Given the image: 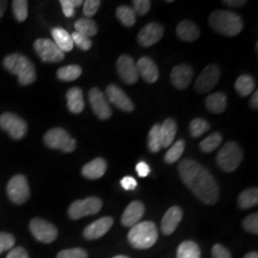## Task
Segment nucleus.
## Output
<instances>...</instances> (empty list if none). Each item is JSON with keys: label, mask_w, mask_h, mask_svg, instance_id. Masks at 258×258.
I'll return each instance as SVG.
<instances>
[{"label": "nucleus", "mask_w": 258, "mask_h": 258, "mask_svg": "<svg viewBox=\"0 0 258 258\" xmlns=\"http://www.w3.org/2000/svg\"><path fill=\"white\" fill-rule=\"evenodd\" d=\"M72 39H73V42L74 44H76L77 46L80 47L82 50H89L91 47H92V41L89 37H85L82 34H79L77 32L73 33L71 35Z\"/></svg>", "instance_id": "obj_41"}, {"label": "nucleus", "mask_w": 258, "mask_h": 258, "mask_svg": "<svg viewBox=\"0 0 258 258\" xmlns=\"http://www.w3.org/2000/svg\"><path fill=\"white\" fill-rule=\"evenodd\" d=\"M221 70L216 64L208 65L195 82V89L198 93L209 92L220 80Z\"/></svg>", "instance_id": "obj_11"}, {"label": "nucleus", "mask_w": 258, "mask_h": 258, "mask_svg": "<svg viewBox=\"0 0 258 258\" xmlns=\"http://www.w3.org/2000/svg\"><path fill=\"white\" fill-rule=\"evenodd\" d=\"M244 258H258V253L256 251H250L249 253H247Z\"/></svg>", "instance_id": "obj_53"}, {"label": "nucleus", "mask_w": 258, "mask_h": 258, "mask_svg": "<svg viewBox=\"0 0 258 258\" xmlns=\"http://www.w3.org/2000/svg\"><path fill=\"white\" fill-rule=\"evenodd\" d=\"M177 133V123L171 118L166 119L163 124H161V138L162 148H168L175 139Z\"/></svg>", "instance_id": "obj_27"}, {"label": "nucleus", "mask_w": 258, "mask_h": 258, "mask_svg": "<svg viewBox=\"0 0 258 258\" xmlns=\"http://www.w3.org/2000/svg\"><path fill=\"white\" fill-rule=\"evenodd\" d=\"M236 92L242 97H247L253 92L255 82L249 75H241L234 84Z\"/></svg>", "instance_id": "obj_29"}, {"label": "nucleus", "mask_w": 258, "mask_h": 258, "mask_svg": "<svg viewBox=\"0 0 258 258\" xmlns=\"http://www.w3.org/2000/svg\"><path fill=\"white\" fill-rule=\"evenodd\" d=\"M146 212L145 205L140 201L129 204L121 215V224L124 227H133L138 224Z\"/></svg>", "instance_id": "obj_20"}, {"label": "nucleus", "mask_w": 258, "mask_h": 258, "mask_svg": "<svg viewBox=\"0 0 258 258\" xmlns=\"http://www.w3.org/2000/svg\"><path fill=\"white\" fill-rule=\"evenodd\" d=\"M52 37L54 38L55 45L63 53L70 52L74 48V42L71 35L62 28L56 27L52 29Z\"/></svg>", "instance_id": "obj_25"}, {"label": "nucleus", "mask_w": 258, "mask_h": 258, "mask_svg": "<svg viewBox=\"0 0 258 258\" xmlns=\"http://www.w3.org/2000/svg\"><path fill=\"white\" fill-rule=\"evenodd\" d=\"M120 184L125 190H133L137 186V181L131 177V176H125L120 180Z\"/></svg>", "instance_id": "obj_47"}, {"label": "nucleus", "mask_w": 258, "mask_h": 258, "mask_svg": "<svg viewBox=\"0 0 258 258\" xmlns=\"http://www.w3.org/2000/svg\"><path fill=\"white\" fill-rule=\"evenodd\" d=\"M30 230L36 239L43 243H52L57 236L55 226L41 218H34L30 223Z\"/></svg>", "instance_id": "obj_12"}, {"label": "nucleus", "mask_w": 258, "mask_h": 258, "mask_svg": "<svg viewBox=\"0 0 258 258\" xmlns=\"http://www.w3.org/2000/svg\"><path fill=\"white\" fill-rule=\"evenodd\" d=\"M225 4H227L228 6H231V7H242L246 4V1L245 0H225L223 1Z\"/></svg>", "instance_id": "obj_50"}, {"label": "nucleus", "mask_w": 258, "mask_h": 258, "mask_svg": "<svg viewBox=\"0 0 258 258\" xmlns=\"http://www.w3.org/2000/svg\"><path fill=\"white\" fill-rule=\"evenodd\" d=\"M164 36V28L157 23L150 22L143 28L138 35L139 43L144 47L154 45Z\"/></svg>", "instance_id": "obj_15"}, {"label": "nucleus", "mask_w": 258, "mask_h": 258, "mask_svg": "<svg viewBox=\"0 0 258 258\" xmlns=\"http://www.w3.org/2000/svg\"><path fill=\"white\" fill-rule=\"evenodd\" d=\"M75 29L76 32L79 34H82L85 37H94L98 33V26L96 22L93 19L85 18V19H80L76 21L75 23Z\"/></svg>", "instance_id": "obj_30"}, {"label": "nucleus", "mask_w": 258, "mask_h": 258, "mask_svg": "<svg viewBox=\"0 0 258 258\" xmlns=\"http://www.w3.org/2000/svg\"><path fill=\"white\" fill-rule=\"evenodd\" d=\"M6 258H29L27 251L21 247H17L10 250Z\"/></svg>", "instance_id": "obj_48"}, {"label": "nucleus", "mask_w": 258, "mask_h": 258, "mask_svg": "<svg viewBox=\"0 0 258 258\" xmlns=\"http://www.w3.org/2000/svg\"><path fill=\"white\" fill-rule=\"evenodd\" d=\"M177 36L184 41H194L200 37V31L196 24L192 21L184 20L178 24L176 28Z\"/></svg>", "instance_id": "obj_23"}, {"label": "nucleus", "mask_w": 258, "mask_h": 258, "mask_svg": "<svg viewBox=\"0 0 258 258\" xmlns=\"http://www.w3.org/2000/svg\"><path fill=\"white\" fill-rule=\"evenodd\" d=\"M116 16L120 22L126 27L133 26L137 19L136 13L129 6H120L116 11Z\"/></svg>", "instance_id": "obj_34"}, {"label": "nucleus", "mask_w": 258, "mask_h": 258, "mask_svg": "<svg viewBox=\"0 0 258 258\" xmlns=\"http://www.w3.org/2000/svg\"><path fill=\"white\" fill-rule=\"evenodd\" d=\"M35 51L44 62H59L64 58V53L48 38H38L34 43Z\"/></svg>", "instance_id": "obj_8"}, {"label": "nucleus", "mask_w": 258, "mask_h": 258, "mask_svg": "<svg viewBox=\"0 0 258 258\" xmlns=\"http://www.w3.org/2000/svg\"><path fill=\"white\" fill-rule=\"evenodd\" d=\"M7 192L13 203L21 205L27 202L30 188L26 177L22 174L14 176L7 185Z\"/></svg>", "instance_id": "obj_9"}, {"label": "nucleus", "mask_w": 258, "mask_h": 258, "mask_svg": "<svg viewBox=\"0 0 258 258\" xmlns=\"http://www.w3.org/2000/svg\"><path fill=\"white\" fill-rule=\"evenodd\" d=\"M227 96L222 92L214 93L206 99V107L213 114H220L227 108Z\"/></svg>", "instance_id": "obj_26"}, {"label": "nucleus", "mask_w": 258, "mask_h": 258, "mask_svg": "<svg viewBox=\"0 0 258 258\" xmlns=\"http://www.w3.org/2000/svg\"><path fill=\"white\" fill-rule=\"evenodd\" d=\"M15 243L16 239L12 234L7 232H0V253L13 249Z\"/></svg>", "instance_id": "obj_43"}, {"label": "nucleus", "mask_w": 258, "mask_h": 258, "mask_svg": "<svg viewBox=\"0 0 258 258\" xmlns=\"http://www.w3.org/2000/svg\"><path fill=\"white\" fill-rule=\"evenodd\" d=\"M250 106L253 109H257L258 108V91H255L253 96L250 99Z\"/></svg>", "instance_id": "obj_51"}, {"label": "nucleus", "mask_w": 258, "mask_h": 258, "mask_svg": "<svg viewBox=\"0 0 258 258\" xmlns=\"http://www.w3.org/2000/svg\"><path fill=\"white\" fill-rule=\"evenodd\" d=\"M178 171L184 184L201 202L214 205L218 201L219 186L205 166L191 159H184L178 166Z\"/></svg>", "instance_id": "obj_1"}, {"label": "nucleus", "mask_w": 258, "mask_h": 258, "mask_svg": "<svg viewBox=\"0 0 258 258\" xmlns=\"http://www.w3.org/2000/svg\"><path fill=\"white\" fill-rule=\"evenodd\" d=\"M223 137L219 132H213L200 143L199 148L205 153H211L222 144Z\"/></svg>", "instance_id": "obj_33"}, {"label": "nucleus", "mask_w": 258, "mask_h": 258, "mask_svg": "<svg viewBox=\"0 0 258 258\" xmlns=\"http://www.w3.org/2000/svg\"><path fill=\"white\" fill-rule=\"evenodd\" d=\"M88 99L94 113L99 119L107 120L110 118L112 115L110 104L99 88H92L88 94Z\"/></svg>", "instance_id": "obj_13"}, {"label": "nucleus", "mask_w": 258, "mask_h": 258, "mask_svg": "<svg viewBox=\"0 0 258 258\" xmlns=\"http://www.w3.org/2000/svg\"><path fill=\"white\" fill-rule=\"evenodd\" d=\"M0 126L16 140L24 138L27 133V124L19 116L13 113H4L0 117Z\"/></svg>", "instance_id": "obj_10"}, {"label": "nucleus", "mask_w": 258, "mask_h": 258, "mask_svg": "<svg viewBox=\"0 0 258 258\" xmlns=\"http://www.w3.org/2000/svg\"><path fill=\"white\" fill-rule=\"evenodd\" d=\"M106 169H107L106 161L102 158H96L95 160H93L90 163L83 166L82 173L87 179L96 180L104 175V173L106 172Z\"/></svg>", "instance_id": "obj_22"}, {"label": "nucleus", "mask_w": 258, "mask_h": 258, "mask_svg": "<svg viewBox=\"0 0 258 258\" xmlns=\"http://www.w3.org/2000/svg\"><path fill=\"white\" fill-rule=\"evenodd\" d=\"M68 109L74 114H80L84 109L83 90L79 87L71 88L66 94Z\"/></svg>", "instance_id": "obj_24"}, {"label": "nucleus", "mask_w": 258, "mask_h": 258, "mask_svg": "<svg viewBox=\"0 0 258 258\" xmlns=\"http://www.w3.org/2000/svg\"><path fill=\"white\" fill-rule=\"evenodd\" d=\"M177 258H201V249L194 241H184L178 247Z\"/></svg>", "instance_id": "obj_28"}, {"label": "nucleus", "mask_w": 258, "mask_h": 258, "mask_svg": "<svg viewBox=\"0 0 258 258\" xmlns=\"http://www.w3.org/2000/svg\"><path fill=\"white\" fill-rule=\"evenodd\" d=\"M148 148L151 152L156 153L162 148L161 138V124L156 123L150 129L148 134Z\"/></svg>", "instance_id": "obj_35"}, {"label": "nucleus", "mask_w": 258, "mask_h": 258, "mask_svg": "<svg viewBox=\"0 0 258 258\" xmlns=\"http://www.w3.org/2000/svg\"><path fill=\"white\" fill-rule=\"evenodd\" d=\"M134 12L139 16L147 15L151 6V2L149 0H134L133 1Z\"/></svg>", "instance_id": "obj_45"}, {"label": "nucleus", "mask_w": 258, "mask_h": 258, "mask_svg": "<svg viewBox=\"0 0 258 258\" xmlns=\"http://www.w3.org/2000/svg\"><path fill=\"white\" fill-rule=\"evenodd\" d=\"M7 8V2L6 1H0V19L2 18L4 12L6 11Z\"/></svg>", "instance_id": "obj_52"}, {"label": "nucleus", "mask_w": 258, "mask_h": 258, "mask_svg": "<svg viewBox=\"0 0 258 258\" xmlns=\"http://www.w3.org/2000/svg\"><path fill=\"white\" fill-rule=\"evenodd\" d=\"M243 159V151L239 145L235 142H228L219 150L216 162L222 170L226 172H232L238 166Z\"/></svg>", "instance_id": "obj_5"}, {"label": "nucleus", "mask_w": 258, "mask_h": 258, "mask_svg": "<svg viewBox=\"0 0 258 258\" xmlns=\"http://www.w3.org/2000/svg\"><path fill=\"white\" fill-rule=\"evenodd\" d=\"M101 6V1L99 0H86L83 2V14L89 19L96 15Z\"/></svg>", "instance_id": "obj_44"}, {"label": "nucleus", "mask_w": 258, "mask_h": 258, "mask_svg": "<svg viewBox=\"0 0 258 258\" xmlns=\"http://www.w3.org/2000/svg\"><path fill=\"white\" fill-rule=\"evenodd\" d=\"M212 253L213 258H231V251L220 244H216L212 247Z\"/></svg>", "instance_id": "obj_46"}, {"label": "nucleus", "mask_w": 258, "mask_h": 258, "mask_svg": "<svg viewBox=\"0 0 258 258\" xmlns=\"http://www.w3.org/2000/svg\"><path fill=\"white\" fill-rule=\"evenodd\" d=\"M117 70L120 79L127 84L137 83L139 79L138 69L134 59L128 55H120L117 61Z\"/></svg>", "instance_id": "obj_14"}, {"label": "nucleus", "mask_w": 258, "mask_h": 258, "mask_svg": "<svg viewBox=\"0 0 258 258\" xmlns=\"http://www.w3.org/2000/svg\"><path fill=\"white\" fill-rule=\"evenodd\" d=\"M243 227L247 231L253 234L258 233V213H252L247 216L243 221Z\"/></svg>", "instance_id": "obj_40"}, {"label": "nucleus", "mask_w": 258, "mask_h": 258, "mask_svg": "<svg viewBox=\"0 0 258 258\" xmlns=\"http://www.w3.org/2000/svg\"><path fill=\"white\" fill-rule=\"evenodd\" d=\"M83 73V69L79 65H67L57 70L56 77L63 82H73L79 79Z\"/></svg>", "instance_id": "obj_32"}, {"label": "nucleus", "mask_w": 258, "mask_h": 258, "mask_svg": "<svg viewBox=\"0 0 258 258\" xmlns=\"http://www.w3.org/2000/svg\"><path fill=\"white\" fill-rule=\"evenodd\" d=\"M129 243L136 249L151 248L158 239L156 225L151 221L139 222L128 232Z\"/></svg>", "instance_id": "obj_4"}, {"label": "nucleus", "mask_w": 258, "mask_h": 258, "mask_svg": "<svg viewBox=\"0 0 258 258\" xmlns=\"http://www.w3.org/2000/svg\"><path fill=\"white\" fill-rule=\"evenodd\" d=\"M210 128H211L210 123L201 118L194 119L189 124V131L191 136L194 138L201 137L207 131H209Z\"/></svg>", "instance_id": "obj_37"}, {"label": "nucleus", "mask_w": 258, "mask_h": 258, "mask_svg": "<svg viewBox=\"0 0 258 258\" xmlns=\"http://www.w3.org/2000/svg\"><path fill=\"white\" fill-rule=\"evenodd\" d=\"M194 77V69L190 65L180 64L175 66L170 74V80L173 86L183 90L185 89L192 81Z\"/></svg>", "instance_id": "obj_17"}, {"label": "nucleus", "mask_w": 258, "mask_h": 258, "mask_svg": "<svg viewBox=\"0 0 258 258\" xmlns=\"http://www.w3.org/2000/svg\"><path fill=\"white\" fill-rule=\"evenodd\" d=\"M114 223L112 217H102L87 226L83 231V236L86 239H98L109 231Z\"/></svg>", "instance_id": "obj_18"}, {"label": "nucleus", "mask_w": 258, "mask_h": 258, "mask_svg": "<svg viewBox=\"0 0 258 258\" xmlns=\"http://www.w3.org/2000/svg\"><path fill=\"white\" fill-rule=\"evenodd\" d=\"M44 143L48 148L59 149L63 152H73L77 148L76 140L62 128L50 129L44 135Z\"/></svg>", "instance_id": "obj_6"}, {"label": "nucleus", "mask_w": 258, "mask_h": 258, "mask_svg": "<svg viewBox=\"0 0 258 258\" xmlns=\"http://www.w3.org/2000/svg\"><path fill=\"white\" fill-rule=\"evenodd\" d=\"M211 27L226 37H235L242 31L244 23L239 16L233 12L217 10L209 17Z\"/></svg>", "instance_id": "obj_2"}, {"label": "nucleus", "mask_w": 258, "mask_h": 258, "mask_svg": "<svg viewBox=\"0 0 258 258\" xmlns=\"http://www.w3.org/2000/svg\"><path fill=\"white\" fill-rule=\"evenodd\" d=\"M136 171L138 175L142 178H145L150 173V168L147 163L145 162H140L138 165L136 166Z\"/></svg>", "instance_id": "obj_49"}, {"label": "nucleus", "mask_w": 258, "mask_h": 258, "mask_svg": "<svg viewBox=\"0 0 258 258\" xmlns=\"http://www.w3.org/2000/svg\"><path fill=\"white\" fill-rule=\"evenodd\" d=\"M56 258H87V252L81 248L63 249L58 252Z\"/></svg>", "instance_id": "obj_42"}, {"label": "nucleus", "mask_w": 258, "mask_h": 258, "mask_svg": "<svg viewBox=\"0 0 258 258\" xmlns=\"http://www.w3.org/2000/svg\"><path fill=\"white\" fill-rule=\"evenodd\" d=\"M3 65L12 74L18 75L21 85H29L37 80L35 66L25 55L20 54L8 55L4 58Z\"/></svg>", "instance_id": "obj_3"}, {"label": "nucleus", "mask_w": 258, "mask_h": 258, "mask_svg": "<svg viewBox=\"0 0 258 258\" xmlns=\"http://www.w3.org/2000/svg\"><path fill=\"white\" fill-rule=\"evenodd\" d=\"M102 200L98 197H88L84 200H77L69 208V216L77 220L84 216L96 214L102 209Z\"/></svg>", "instance_id": "obj_7"}, {"label": "nucleus", "mask_w": 258, "mask_h": 258, "mask_svg": "<svg viewBox=\"0 0 258 258\" xmlns=\"http://www.w3.org/2000/svg\"><path fill=\"white\" fill-rule=\"evenodd\" d=\"M183 218V211L181 208L174 206L167 210L165 213L162 223H161V229L166 235H170L175 231L178 225Z\"/></svg>", "instance_id": "obj_19"}, {"label": "nucleus", "mask_w": 258, "mask_h": 258, "mask_svg": "<svg viewBox=\"0 0 258 258\" xmlns=\"http://www.w3.org/2000/svg\"><path fill=\"white\" fill-rule=\"evenodd\" d=\"M112 258H129L127 256H124V255H117V256H114Z\"/></svg>", "instance_id": "obj_54"}, {"label": "nucleus", "mask_w": 258, "mask_h": 258, "mask_svg": "<svg viewBox=\"0 0 258 258\" xmlns=\"http://www.w3.org/2000/svg\"><path fill=\"white\" fill-rule=\"evenodd\" d=\"M184 142L183 140H179L175 144L167 150L165 155V161L167 164H173L176 163L182 154L184 153Z\"/></svg>", "instance_id": "obj_36"}, {"label": "nucleus", "mask_w": 258, "mask_h": 258, "mask_svg": "<svg viewBox=\"0 0 258 258\" xmlns=\"http://www.w3.org/2000/svg\"><path fill=\"white\" fill-rule=\"evenodd\" d=\"M138 73L141 74L143 79L148 83H156L159 79V69L156 63L148 56H143L137 62Z\"/></svg>", "instance_id": "obj_21"}, {"label": "nucleus", "mask_w": 258, "mask_h": 258, "mask_svg": "<svg viewBox=\"0 0 258 258\" xmlns=\"http://www.w3.org/2000/svg\"><path fill=\"white\" fill-rule=\"evenodd\" d=\"M62 11L65 17L72 18L75 16V9L83 5V1L82 0H61L60 1Z\"/></svg>", "instance_id": "obj_39"}, {"label": "nucleus", "mask_w": 258, "mask_h": 258, "mask_svg": "<svg viewBox=\"0 0 258 258\" xmlns=\"http://www.w3.org/2000/svg\"><path fill=\"white\" fill-rule=\"evenodd\" d=\"M13 12L19 22L25 21L28 17V1L15 0L13 1Z\"/></svg>", "instance_id": "obj_38"}, {"label": "nucleus", "mask_w": 258, "mask_h": 258, "mask_svg": "<svg viewBox=\"0 0 258 258\" xmlns=\"http://www.w3.org/2000/svg\"><path fill=\"white\" fill-rule=\"evenodd\" d=\"M106 96L109 99V101L118 108H120V110L125 112L134 110L133 102L119 86L115 84H109L106 87Z\"/></svg>", "instance_id": "obj_16"}, {"label": "nucleus", "mask_w": 258, "mask_h": 258, "mask_svg": "<svg viewBox=\"0 0 258 258\" xmlns=\"http://www.w3.org/2000/svg\"><path fill=\"white\" fill-rule=\"evenodd\" d=\"M258 203L257 187H251L245 189L240 194L238 197V206L243 210L250 209Z\"/></svg>", "instance_id": "obj_31"}]
</instances>
